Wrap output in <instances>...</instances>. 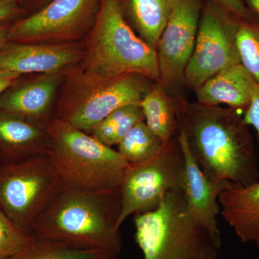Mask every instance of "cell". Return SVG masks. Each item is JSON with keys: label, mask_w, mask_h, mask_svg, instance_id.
I'll return each instance as SVG.
<instances>
[{"label": "cell", "mask_w": 259, "mask_h": 259, "mask_svg": "<svg viewBox=\"0 0 259 259\" xmlns=\"http://www.w3.org/2000/svg\"><path fill=\"white\" fill-rule=\"evenodd\" d=\"M177 117L192 156L209 178L241 186L258 182L254 142L241 112L182 98Z\"/></svg>", "instance_id": "obj_1"}, {"label": "cell", "mask_w": 259, "mask_h": 259, "mask_svg": "<svg viewBox=\"0 0 259 259\" xmlns=\"http://www.w3.org/2000/svg\"><path fill=\"white\" fill-rule=\"evenodd\" d=\"M120 191L93 192L63 185L37 218L30 235L79 249L115 255L122 248Z\"/></svg>", "instance_id": "obj_2"}, {"label": "cell", "mask_w": 259, "mask_h": 259, "mask_svg": "<svg viewBox=\"0 0 259 259\" xmlns=\"http://www.w3.org/2000/svg\"><path fill=\"white\" fill-rule=\"evenodd\" d=\"M82 48L79 69L86 74L105 79L139 74L154 81L159 79L156 49L136 35L119 0H102Z\"/></svg>", "instance_id": "obj_3"}, {"label": "cell", "mask_w": 259, "mask_h": 259, "mask_svg": "<svg viewBox=\"0 0 259 259\" xmlns=\"http://www.w3.org/2000/svg\"><path fill=\"white\" fill-rule=\"evenodd\" d=\"M46 130L49 139L46 154L63 185L93 192L120 189L131 163L118 151L56 117Z\"/></svg>", "instance_id": "obj_4"}, {"label": "cell", "mask_w": 259, "mask_h": 259, "mask_svg": "<svg viewBox=\"0 0 259 259\" xmlns=\"http://www.w3.org/2000/svg\"><path fill=\"white\" fill-rule=\"evenodd\" d=\"M135 239L144 259H219L222 241L190 215L182 190L159 207L135 214Z\"/></svg>", "instance_id": "obj_5"}, {"label": "cell", "mask_w": 259, "mask_h": 259, "mask_svg": "<svg viewBox=\"0 0 259 259\" xmlns=\"http://www.w3.org/2000/svg\"><path fill=\"white\" fill-rule=\"evenodd\" d=\"M154 82L139 74L105 79L86 74L79 69L72 70L68 74L55 117L91 134L117 109L140 103Z\"/></svg>", "instance_id": "obj_6"}, {"label": "cell", "mask_w": 259, "mask_h": 259, "mask_svg": "<svg viewBox=\"0 0 259 259\" xmlns=\"http://www.w3.org/2000/svg\"><path fill=\"white\" fill-rule=\"evenodd\" d=\"M59 174L47 154L0 163V209L24 233L30 230L60 190Z\"/></svg>", "instance_id": "obj_7"}, {"label": "cell", "mask_w": 259, "mask_h": 259, "mask_svg": "<svg viewBox=\"0 0 259 259\" xmlns=\"http://www.w3.org/2000/svg\"><path fill=\"white\" fill-rule=\"evenodd\" d=\"M183 170V153L177 136L154 157L130 165L119 189V226L132 214L158 208L170 192L182 190Z\"/></svg>", "instance_id": "obj_8"}, {"label": "cell", "mask_w": 259, "mask_h": 259, "mask_svg": "<svg viewBox=\"0 0 259 259\" xmlns=\"http://www.w3.org/2000/svg\"><path fill=\"white\" fill-rule=\"evenodd\" d=\"M241 20L213 0L202 5L193 54L185 71L189 88L196 91L220 71L241 63L237 35Z\"/></svg>", "instance_id": "obj_9"}, {"label": "cell", "mask_w": 259, "mask_h": 259, "mask_svg": "<svg viewBox=\"0 0 259 259\" xmlns=\"http://www.w3.org/2000/svg\"><path fill=\"white\" fill-rule=\"evenodd\" d=\"M102 0H51L41 9L13 22L8 42L65 44L88 35Z\"/></svg>", "instance_id": "obj_10"}, {"label": "cell", "mask_w": 259, "mask_h": 259, "mask_svg": "<svg viewBox=\"0 0 259 259\" xmlns=\"http://www.w3.org/2000/svg\"><path fill=\"white\" fill-rule=\"evenodd\" d=\"M202 5V0H175L156 47L158 81L168 88L185 84V71L193 54Z\"/></svg>", "instance_id": "obj_11"}, {"label": "cell", "mask_w": 259, "mask_h": 259, "mask_svg": "<svg viewBox=\"0 0 259 259\" xmlns=\"http://www.w3.org/2000/svg\"><path fill=\"white\" fill-rule=\"evenodd\" d=\"M177 139L184 157L182 192L187 209L192 218L218 239L222 241L218 226V215L221 211L218 197L231 181L209 178L202 171L190 152L183 130L179 127Z\"/></svg>", "instance_id": "obj_12"}, {"label": "cell", "mask_w": 259, "mask_h": 259, "mask_svg": "<svg viewBox=\"0 0 259 259\" xmlns=\"http://www.w3.org/2000/svg\"><path fill=\"white\" fill-rule=\"evenodd\" d=\"M83 48L74 42L20 44L8 42L0 49V70L21 75L62 74L81 62Z\"/></svg>", "instance_id": "obj_13"}, {"label": "cell", "mask_w": 259, "mask_h": 259, "mask_svg": "<svg viewBox=\"0 0 259 259\" xmlns=\"http://www.w3.org/2000/svg\"><path fill=\"white\" fill-rule=\"evenodd\" d=\"M61 74L19 79L0 96V112L20 116L47 127Z\"/></svg>", "instance_id": "obj_14"}, {"label": "cell", "mask_w": 259, "mask_h": 259, "mask_svg": "<svg viewBox=\"0 0 259 259\" xmlns=\"http://www.w3.org/2000/svg\"><path fill=\"white\" fill-rule=\"evenodd\" d=\"M221 214L240 241L259 249V180L241 186L231 182L218 197Z\"/></svg>", "instance_id": "obj_15"}, {"label": "cell", "mask_w": 259, "mask_h": 259, "mask_svg": "<svg viewBox=\"0 0 259 259\" xmlns=\"http://www.w3.org/2000/svg\"><path fill=\"white\" fill-rule=\"evenodd\" d=\"M256 87L251 75L240 63L220 71L197 89V102L210 106L223 104L243 113Z\"/></svg>", "instance_id": "obj_16"}, {"label": "cell", "mask_w": 259, "mask_h": 259, "mask_svg": "<svg viewBox=\"0 0 259 259\" xmlns=\"http://www.w3.org/2000/svg\"><path fill=\"white\" fill-rule=\"evenodd\" d=\"M48 144L46 127L20 116L0 112V157L3 162L46 154Z\"/></svg>", "instance_id": "obj_17"}, {"label": "cell", "mask_w": 259, "mask_h": 259, "mask_svg": "<svg viewBox=\"0 0 259 259\" xmlns=\"http://www.w3.org/2000/svg\"><path fill=\"white\" fill-rule=\"evenodd\" d=\"M124 17L144 41L156 49L175 0H119Z\"/></svg>", "instance_id": "obj_18"}, {"label": "cell", "mask_w": 259, "mask_h": 259, "mask_svg": "<svg viewBox=\"0 0 259 259\" xmlns=\"http://www.w3.org/2000/svg\"><path fill=\"white\" fill-rule=\"evenodd\" d=\"M181 99L168 93V88L160 81L153 83L151 90L141 102L144 120L148 127L166 145L176 137Z\"/></svg>", "instance_id": "obj_19"}, {"label": "cell", "mask_w": 259, "mask_h": 259, "mask_svg": "<svg viewBox=\"0 0 259 259\" xmlns=\"http://www.w3.org/2000/svg\"><path fill=\"white\" fill-rule=\"evenodd\" d=\"M144 120L141 102L130 104L107 116L93 130L91 135L107 146L118 145L133 127Z\"/></svg>", "instance_id": "obj_20"}, {"label": "cell", "mask_w": 259, "mask_h": 259, "mask_svg": "<svg viewBox=\"0 0 259 259\" xmlns=\"http://www.w3.org/2000/svg\"><path fill=\"white\" fill-rule=\"evenodd\" d=\"M162 140L144 121L136 124L118 144V152L131 164L154 157L164 147Z\"/></svg>", "instance_id": "obj_21"}, {"label": "cell", "mask_w": 259, "mask_h": 259, "mask_svg": "<svg viewBox=\"0 0 259 259\" xmlns=\"http://www.w3.org/2000/svg\"><path fill=\"white\" fill-rule=\"evenodd\" d=\"M111 255H118L105 250L79 249L34 238L23 250L8 259H103Z\"/></svg>", "instance_id": "obj_22"}, {"label": "cell", "mask_w": 259, "mask_h": 259, "mask_svg": "<svg viewBox=\"0 0 259 259\" xmlns=\"http://www.w3.org/2000/svg\"><path fill=\"white\" fill-rule=\"evenodd\" d=\"M237 44L241 64L259 87V23L241 20Z\"/></svg>", "instance_id": "obj_23"}, {"label": "cell", "mask_w": 259, "mask_h": 259, "mask_svg": "<svg viewBox=\"0 0 259 259\" xmlns=\"http://www.w3.org/2000/svg\"><path fill=\"white\" fill-rule=\"evenodd\" d=\"M24 233L0 209V259H8L23 249L33 239Z\"/></svg>", "instance_id": "obj_24"}, {"label": "cell", "mask_w": 259, "mask_h": 259, "mask_svg": "<svg viewBox=\"0 0 259 259\" xmlns=\"http://www.w3.org/2000/svg\"><path fill=\"white\" fill-rule=\"evenodd\" d=\"M235 16L248 23H259V18L248 8L243 0H213Z\"/></svg>", "instance_id": "obj_25"}, {"label": "cell", "mask_w": 259, "mask_h": 259, "mask_svg": "<svg viewBox=\"0 0 259 259\" xmlns=\"http://www.w3.org/2000/svg\"><path fill=\"white\" fill-rule=\"evenodd\" d=\"M26 15L22 0H0V23L15 21Z\"/></svg>", "instance_id": "obj_26"}, {"label": "cell", "mask_w": 259, "mask_h": 259, "mask_svg": "<svg viewBox=\"0 0 259 259\" xmlns=\"http://www.w3.org/2000/svg\"><path fill=\"white\" fill-rule=\"evenodd\" d=\"M243 120L248 126L254 127L259 139V87L257 85L251 100L246 110L243 112Z\"/></svg>", "instance_id": "obj_27"}, {"label": "cell", "mask_w": 259, "mask_h": 259, "mask_svg": "<svg viewBox=\"0 0 259 259\" xmlns=\"http://www.w3.org/2000/svg\"><path fill=\"white\" fill-rule=\"evenodd\" d=\"M22 75L6 70H0V96L10 87L15 84Z\"/></svg>", "instance_id": "obj_28"}, {"label": "cell", "mask_w": 259, "mask_h": 259, "mask_svg": "<svg viewBox=\"0 0 259 259\" xmlns=\"http://www.w3.org/2000/svg\"><path fill=\"white\" fill-rule=\"evenodd\" d=\"M27 15L41 9L42 7L47 5L51 0H22Z\"/></svg>", "instance_id": "obj_29"}, {"label": "cell", "mask_w": 259, "mask_h": 259, "mask_svg": "<svg viewBox=\"0 0 259 259\" xmlns=\"http://www.w3.org/2000/svg\"><path fill=\"white\" fill-rule=\"evenodd\" d=\"M12 23L13 22H5V23H0V49L8 42L9 30Z\"/></svg>", "instance_id": "obj_30"}, {"label": "cell", "mask_w": 259, "mask_h": 259, "mask_svg": "<svg viewBox=\"0 0 259 259\" xmlns=\"http://www.w3.org/2000/svg\"><path fill=\"white\" fill-rule=\"evenodd\" d=\"M245 5L259 18V0H243Z\"/></svg>", "instance_id": "obj_31"}, {"label": "cell", "mask_w": 259, "mask_h": 259, "mask_svg": "<svg viewBox=\"0 0 259 259\" xmlns=\"http://www.w3.org/2000/svg\"><path fill=\"white\" fill-rule=\"evenodd\" d=\"M103 259H121L118 255H111V256L107 257V258Z\"/></svg>", "instance_id": "obj_32"}, {"label": "cell", "mask_w": 259, "mask_h": 259, "mask_svg": "<svg viewBox=\"0 0 259 259\" xmlns=\"http://www.w3.org/2000/svg\"><path fill=\"white\" fill-rule=\"evenodd\" d=\"M3 163V160H2L1 157H0V163Z\"/></svg>", "instance_id": "obj_33"}]
</instances>
